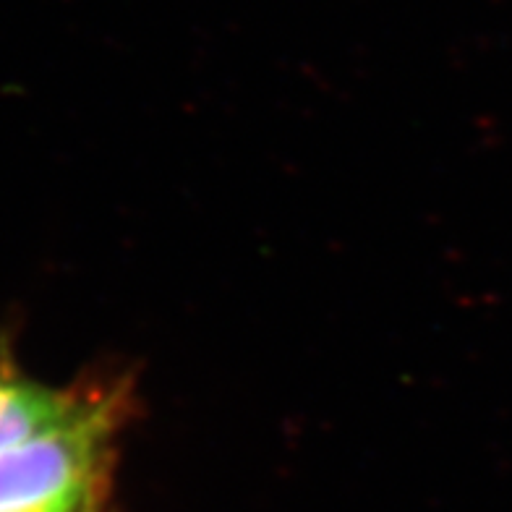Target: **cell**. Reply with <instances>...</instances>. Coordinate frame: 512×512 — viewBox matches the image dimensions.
Instances as JSON below:
<instances>
[{
	"label": "cell",
	"instance_id": "obj_1",
	"mask_svg": "<svg viewBox=\"0 0 512 512\" xmlns=\"http://www.w3.org/2000/svg\"><path fill=\"white\" fill-rule=\"evenodd\" d=\"M108 403L81 400L58 424L0 450V512H95Z\"/></svg>",
	"mask_w": 512,
	"mask_h": 512
},
{
	"label": "cell",
	"instance_id": "obj_2",
	"mask_svg": "<svg viewBox=\"0 0 512 512\" xmlns=\"http://www.w3.org/2000/svg\"><path fill=\"white\" fill-rule=\"evenodd\" d=\"M79 403L74 395L27 382L0 366V450L58 424Z\"/></svg>",
	"mask_w": 512,
	"mask_h": 512
}]
</instances>
